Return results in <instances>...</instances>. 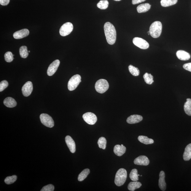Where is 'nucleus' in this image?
I'll return each instance as SVG.
<instances>
[{
    "mask_svg": "<svg viewBox=\"0 0 191 191\" xmlns=\"http://www.w3.org/2000/svg\"><path fill=\"white\" fill-rule=\"evenodd\" d=\"M149 160L146 156L141 155L135 158L134 163L135 164L138 165L147 166L149 164Z\"/></svg>",
    "mask_w": 191,
    "mask_h": 191,
    "instance_id": "f8f14e48",
    "label": "nucleus"
},
{
    "mask_svg": "<svg viewBox=\"0 0 191 191\" xmlns=\"http://www.w3.org/2000/svg\"><path fill=\"white\" fill-rule=\"evenodd\" d=\"M109 88V83L104 79H99L96 82L95 85L96 91L99 93H103L108 90Z\"/></svg>",
    "mask_w": 191,
    "mask_h": 191,
    "instance_id": "20e7f679",
    "label": "nucleus"
},
{
    "mask_svg": "<svg viewBox=\"0 0 191 191\" xmlns=\"http://www.w3.org/2000/svg\"><path fill=\"white\" fill-rule=\"evenodd\" d=\"M143 78L145 82L148 84L151 85L154 82L153 77L151 74L146 73L144 75Z\"/></svg>",
    "mask_w": 191,
    "mask_h": 191,
    "instance_id": "c756f323",
    "label": "nucleus"
},
{
    "mask_svg": "<svg viewBox=\"0 0 191 191\" xmlns=\"http://www.w3.org/2000/svg\"><path fill=\"white\" fill-rule=\"evenodd\" d=\"M54 188V186L53 185L50 184L43 187L41 191H53Z\"/></svg>",
    "mask_w": 191,
    "mask_h": 191,
    "instance_id": "c9c22d12",
    "label": "nucleus"
},
{
    "mask_svg": "<svg viewBox=\"0 0 191 191\" xmlns=\"http://www.w3.org/2000/svg\"><path fill=\"white\" fill-rule=\"evenodd\" d=\"M183 159L185 161L189 160L191 158V143L187 145L185 148L183 155Z\"/></svg>",
    "mask_w": 191,
    "mask_h": 191,
    "instance_id": "aec40b11",
    "label": "nucleus"
},
{
    "mask_svg": "<svg viewBox=\"0 0 191 191\" xmlns=\"http://www.w3.org/2000/svg\"><path fill=\"white\" fill-rule=\"evenodd\" d=\"M127 177V171L124 168H120L116 174L114 181L115 184L118 187L122 186L125 183Z\"/></svg>",
    "mask_w": 191,
    "mask_h": 191,
    "instance_id": "f03ea898",
    "label": "nucleus"
},
{
    "mask_svg": "<svg viewBox=\"0 0 191 191\" xmlns=\"http://www.w3.org/2000/svg\"><path fill=\"white\" fill-rule=\"evenodd\" d=\"M162 29V23L160 21H155L150 27L149 31L150 36L153 38H158L160 36Z\"/></svg>",
    "mask_w": 191,
    "mask_h": 191,
    "instance_id": "7ed1b4c3",
    "label": "nucleus"
},
{
    "mask_svg": "<svg viewBox=\"0 0 191 191\" xmlns=\"http://www.w3.org/2000/svg\"><path fill=\"white\" fill-rule=\"evenodd\" d=\"M9 2L10 0H0V4L3 6L8 5Z\"/></svg>",
    "mask_w": 191,
    "mask_h": 191,
    "instance_id": "4c0bfd02",
    "label": "nucleus"
},
{
    "mask_svg": "<svg viewBox=\"0 0 191 191\" xmlns=\"http://www.w3.org/2000/svg\"><path fill=\"white\" fill-rule=\"evenodd\" d=\"M104 28L108 43L110 45L114 44L117 37L116 31L114 26L111 23L107 22L104 24Z\"/></svg>",
    "mask_w": 191,
    "mask_h": 191,
    "instance_id": "f257e3e1",
    "label": "nucleus"
},
{
    "mask_svg": "<svg viewBox=\"0 0 191 191\" xmlns=\"http://www.w3.org/2000/svg\"><path fill=\"white\" fill-rule=\"evenodd\" d=\"M33 90L32 83L30 81L26 82L23 86L22 88V93L24 96L28 97L31 94Z\"/></svg>",
    "mask_w": 191,
    "mask_h": 191,
    "instance_id": "9b49d317",
    "label": "nucleus"
},
{
    "mask_svg": "<svg viewBox=\"0 0 191 191\" xmlns=\"http://www.w3.org/2000/svg\"><path fill=\"white\" fill-rule=\"evenodd\" d=\"M90 173L89 169L87 168L83 170L79 175L78 180L80 182L83 181L87 177Z\"/></svg>",
    "mask_w": 191,
    "mask_h": 191,
    "instance_id": "393cba45",
    "label": "nucleus"
},
{
    "mask_svg": "<svg viewBox=\"0 0 191 191\" xmlns=\"http://www.w3.org/2000/svg\"><path fill=\"white\" fill-rule=\"evenodd\" d=\"M65 141L70 151L74 153L76 151V143L70 136H67L65 138Z\"/></svg>",
    "mask_w": 191,
    "mask_h": 191,
    "instance_id": "ddd939ff",
    "label": "nucleus"
},
{
    "mask_svg": "<svg viewBox=\"0 0 191 191\" xmlns=\"http://www.w3.org/2000/svg\"><path fill=\"white\" fill-rule=\"evenodd\" d=\"M146 0H132V4L133 5L138 4L144 2Z\"/></svg>",
    "mask_w": 191,
    "mask_h": 191,
    "instance_id": "58836bf2",
    "label": "nucleus"
},
{
    "mask_svg": "<svg viewBox=\"0 0 191 191\" xmlns=\"http://www.w3.org/2000/svg\"><path fill=\"white\" fill-rule=\"evenodd\" d=\"M109 4L108 1L107 0H101L98 3L97 7L99 9L105 10L108 7Z\"/></svg>",
    "mask_w": 191,
    "mask_h": 191,
    "instance_id": "cd10ccee",
    "label": "nucleus"
},
{
    "mask_svg": "<svg viewBox=\"0 0 191 191\" xmlns=\"http://www.w3.org/2000/svg\"><path fill=\"white\" fill-rule=\"evenodd\" d=\"M126 151V148L119 144L115 145L114 148L115 154L119 157L122 156Z\"/></svg>",
    "mask_w": 191,
    "mask_h": 191,
    "instance_id": "a211bd4d",
    "label": "nucleus"
},
{
    "mask_svg": "<svg viewBox=\"0 0 191 191\" xmlns=\"http://www.w3.org/2000/svg\"><path fill=\"white\" fill-rule=\"evenodd\" d=\"M73 29V26L71 23H66L61 27L60 30V34L63 37L68 36L71 33Z\"/></svg>",
    "mask_w": 191,
    "mask_h": 191,
    "instance_id": "0eeeda50",
    "label": "nucleus"
},
{
    "mask_svg": "<svg viewBox=\"0 0 191 191\" xmlns=\"http://www.w3.org/2000/svg\"><path fill=\"white\" fill-rule=\"evenodd\" d=\"M121 146H123V144H121Z\"/></svg>",
    "mask_w": 191,
    "mask_h": 191,
    "instance_id": "37998d69",
    "label": "nucleus"
},
{
    "mask_svg": "<svg viewBox=\"0 0 191 191\" xmlns=\"http://www.w3.org/2000/svg\"><path fill=\"white\" fill-rule=\"evenodd\" d=\"M128 69L130 73L134 76H138L140 72L138 68L132 65L128 66Z\"/></svg>",
    "mask_w": 191,
    "mask_h": 191,
    "instance_id": "2f4dec72",
    "label": "nucleus"
},
{
    "mask_svg": "<svg viewBox=\"0 0 191 191\" xmlns=\"http://www.w3.org/2000/svg\"><path fill=\"white\" fill-rule=\"evenodd\" d=\"M98 146L99 148L103 149H106L107 144V140L104 137H101L98 139Z\"/></svg>",
    "mask_w": 191,
    "mask_h": 191,
    "instance_id": "7c9ffc66",
    "label": "nucleus"
},
{
    "mask_svg": "<svg viewBox=\"0 0 191 191\" xmlns=\"http://www.w3.org/2000/svg\"><path fill=\"white\" fill-rule=\"evenodd\" d=\"M143 117L138 115H131L127 118V122L130 124H134L141 122L143 120Z\"/></svg>",
    "mask_w": 191,
    "mask_h": 191,
    "instance_id": "dca6fc26",
    "label": "nucleus"
},
{
    "mask_svg": "<svg viewBox=\"0 0 191 191\" xmlns=\"http://www.w3.org/2000/svg\"><path fill=\"white\" fill-rule=\"evenodd\" d=\"M133 43L134 45L142 49H146L149 47L148 43L140 38H134L133 40Z\"/></svg>",
    "mask_w": 191,
    "mask_h": 191,
    "instance_id": "1a4fd4ad",
    "label": "nucleus"
},
{
    "mask_svg": "<svg viewBox=\"0 0 191 191\" xmlns=\"http://www.w3.org/2000/svg\"><path fill=\"white\" fill-rule=\"evenodd\" d=\"M178 0H161V4L163 7H168L177 3Z\"/></svg>",
    "mask_w": 191,
    "mask_h": 191,
    "instance_id": "a878e982",
    "label": "nucleus"
},
{
    "mask_svg": "<svg viewBox=\"0 0 191 191\" xmlns=\"http://www.w3.org/2000/svg\"><path fill=\"white\" fill-rule=\"evenodd\" d=\"M83 119L88 124L93 125L95 124L97 121V118L96 116L91 112L85 113L83 116Z\"/></svg>",
    "mask_w": 191,
    "mask_h": 191,
    "instance_id": "6e6552de",
    "label": "nucleus"
},
{
    "mask_svg": "<svg viewBox=\"0 0 191 191\" xmlns=\"http://www.w3.org/2000/svg\"><path fill=\"white\" fill-rule=\"evenodd\" d=\"M81 82V77L79 75L76 74L73 76L69 81L68 88L69 91H73L76 89Z\"/></svg>",
    "mask_w": 191,
    "mask_h": 191,
    "instance_id": "39448f33",
    "label": "nucleus"
},
{
    "mask_svg": "<svg viewBox=\"0 0 191 191\" xmlns=\"http://www.w3.org/2000/svg\"><path fill=\"white\" fill-rule=\"evenodd\" d=\"M17 179V177L16 175L8 177L4 180L5 183L7 184H10L14 183Z\"/></svg>",
    "mask_w": 191,
    "mask_h": 191,
    "instance_id": "473e14b6",
    "label": "nucleus"
},
{
    "mask_svg": "<svg viewBox=\"0 0 191 191\" xmlns=\"http://www.w3.org/2000/svg\"><path fill=\"white\" fill-rule=\"evenodd\" d=\"M184 111L188 115L191 116V99L187 98L184 105Z\"/></svg>",
    "mask_w": 191,
    "mask_h": 191,
    "instance_id": "b1692460",
    "label": "nucleus"
},
{
    "mask_svg": "<svg viewBox=\"0 0 191 191\" xmlns=\"http://www.w3.org/2000/svg\"><path fill=\"white\" fill-rule=\"evenodd\" d=\"M130 177L132 181H138L139 179L138 171L136 169H133L132 170L130 174Z\"/></svg>",
    "mask_w": 191,
    "mask_h": 191,
    "instance_id": "c85d7f7f",
    "label": "nucleus"
},
{
    "mask_svg": "<svg viewBox=\"0 0 191 191\" xmlns=\"http://www.w3.org/2000/svg\"><path fill=\"white\" fill-rule=\"evenodd\" d=\"M40 118L42 124L47 127L52 128L54 125V123L53 118L48 114H41L40 115Z\"/></svg>",
    "mask_w": 191,
    "mask_h": 191,
    "instance_id": "423d86ee",
    "label": "nucleus"
},
{
    "mask_svg": "<svg viewBox=\"0 0 191 191\" xmlns=\"http://www.w3.org/2000/svg\"><path fill=\"white\" fill-rule=\"evenodd\" d=\"M150 8L151 5L149 3L141 4L137 7V11L139 13L146 12L150 10Z\"/></svg>",
    "mask_w": 191,
    "mask_h": 191,
    "instance_id": "412c9836",
    "label": "nucleus"
},
{
    "mask_svg": "<svg viewBox=\"0 0 191 191\" xmlns=\"http://www.w3.org/2000/svg\"><path fill=\"white\" fill-rule=\"evenodd\" d=\"M29 33L28 29H24L15 32L13 34V37L15 39H21L28 36Z\"/></svg>",
    "mask_w": 191,
    "mask_h": 191,
    "instance_id": "4468645a",
    "label": "nucleus"
},
{
    "mask_svg": "<svg viewBox=\"0 0 191 191\" xmlns=\"http://www.w3.org/2000/svg\"><path fill=\"white\" fill-rule=\"evenodd\" d=\"M19 52L21 58H25L28 57V48L25 46H23L20 47Z\"/></svg>",
    "mask_w": 191,
    "mask_h": 191,
    "instance_id": "bb28decb",
    "label": "nucleus"
},
{
    "mask_svg": "<svg viewBox=\"0 0 191 191\" xmlns=\"http://www.w3.org/2000/svg\"><path fill=\"white\" fill-rule=\"evenodd\" d=\"M177 57L182 61L189 60L190 58L189 53L183 50H178L176 53Z\"/></svg>",
    "mask_w": 191,
    "mask_h": 191,
    "instance_id": "f3484780",
    "label": "nucleus"
},
{
    "mask_svg": "<svg viewBox=\"0 0 191 191\" xmlns=\"http://www.w3.org/2000/svg\"><path fill=\"white\" fill-rule=\"evenodd\" d=\"M138 141L145 144H150L154 143V141L151 138H149L147 136H139L138 137Z\"/></svg>",
    "mask_w": 191,
    "mask_h": 191,
    "instance_id": "4be33fe9",
    "label": "nucleus"
},
{
    "mask_svg": "<svg viewBox=\"0 0 191 191\" xmlns=\"http://www.w3.org/2000/svg\"><path fill=\"white\" fill-rule=\"evenodd\" d=\"M138 176H140V175H139V174H138Z\"/></svg>",
    "mask_w": 191,
    "mask_h": 191,
    "instance_id": "c03bdc74",
    "label": "nucleus"
},
{
    "mask_svg": "<svg viewBox=\"0 0 191 191\" xmlns=\"http://www.w3.org/2000/svg\"><path fill=\"white\" fill-rule=\"evenodd\" d=\"M158 186L162 191H165L166 188V184L165 181V173L163 171H161L159 174L158 180Z\"/></svg>",
    "mask_w": 191,
    "mask_h": 191,
    "instance_id": "2eb2a0df",
    "label": "nucleus"
},
{
    "mask_svg": "<svg viewBox=\"0 0 191 191\" xmlns=\"http://www.w3.org/2000/svg\"><path fill=\"white\" fill-rule=\"evenodd\" d=\"M183 67L186 70L191 72V63L185 64L183 66Z\"/></svg>",
    "mask_w": 191,
    "mask_h": 191,
    "instance_id": "e433bc0d",
    "label": "nucleus"
},
{
    "mask_svg": "<svg viewBox=\"0 0 191 191\" xmlns=\"http://www.w3.org/2000/svg\"><path fill=\"white\" fill-rule=\"evenodd\" d=\"M141 186L142 184L140 182L137 181L131 182L128 185V189L129 190L134 191Z\"/></svg>",
    "mask_w": 191,
    "mask_h": 191,
    "instance_id": "5701e85b",
    "label": "nucleus"
},
{
    "mask_svg": "<svg viewBox=\"0 0 191 191\" xmlns=\"http://www.w3.org/2000/svg\"><path fill=\"white\" fill-rule=\"evenodd\" d=\"M13 55L12 52H7L4 55L5 60L7 63L12 62L13 60Z\"/></svg>",
    "mask_w": 191,
    "mask_h": 191,
    "instance_id": "72a5a7b5",
    "label": "nucleus"
},
{
    "mask_svg": "<svg viewBox=\"0 0 191 191\" xmlns=\"http://www.w3.org/2000/svg\"><path fill=\"white\" fill-rule=\"evenodd\" d=\"M114 1H121V0H114Z\"/></svg>",
    "mask_w": 191,
    "mask_h": 191,
    "instance_id": "a19ab883",
    "label": "nucleus"
},
{
    "mask_svg": "<svg viewBox=\"0 0 191 191\" xmlns=\"http://www.w3.org/2000/svg\"><path fill=\"white\" fill-rule=\"evenodd\" d=\"M148 35H150V32H149V31L148 32Z\"/></svg>",
    "mask_w": 191,
    "mask_h": 191,
    "instance_id": "ea45409f",
    "label": "nucleus"
},
{
    "mask_svg": "<svg viewBox=\"0 0 191 191\" xmlns=\"http://www.w3.org/2000/svg\"><path fill=\"white\" fill-rule=\"evenodd\" d=\"M28 53H30V51H28Z\"/></svg>",
    "mask_w": 191,
    "mask_h": 191,
    "instance_id": "79ce46f5",
    "label": "nucleus"
},
{
    "mask_svg": "<svg viewBox=\"0 0 191 191\" xmlns=\"http://www.w3.org/2000/svg\"><path fill=\"white\" fill-rule=\"evenodd\" d=\"M60 61L56 60L51 63L47 70V74L49 76H52L57 71L58 67L60 65Z\"/></svg>",
    "mask_w": 191,
    "mask_h": 191,
    "instance_id": "9d476101",
    "label": "nucleus"
},
{
    "mask_svg": "<svg viewBox=\"0 0 191 191\" xmlns=\"http://www.w3.org/2000/svg\"><path fill=\"white\" fill-rule=\"evenodd\" d=\"M5 106L8 108H13L17 105V102L14 99L11 97L5 98L3 102Z\"/></svg>",
    "mask_w": 191,
    "mask_h": 191,
    "instance_id": "6ab92c4d",
    "label": "nucleus"
},
{
    "mask_svg": "<svg viewBox=\"0 0 191 191\" xmlns=\"http://www.w3.org/2000/svg\"><path fill=\"white\" fill-rule=\"evenodd\" d=\"M8 86V83L6 80H3L0 83V91H3Z\"/></svg>",
    "mask_w": 191,
    "mask_h": 191,
    "instance_id": "f704fd0d",
    "label": "nucleus"
}]
</instances>
